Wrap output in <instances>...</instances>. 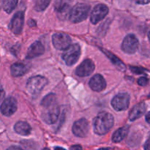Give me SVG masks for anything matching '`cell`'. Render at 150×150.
<instances>
[{"instance_id": "obj_1", "label": "cell", "mask_w": 150, "mask_h": 150, "mask_svg": "<svg viewBox=\"0 0 150 150\" xmlns=\"http://www.w3.org/2000/svg\"><path fill=\"white\" fill-rule=\"evenodd\" d=\"M114 120L112 114L105 111L100 112L93 122V130L95 134L103 136L111 130Z\"/></svg>"}, {"instance_id": "obj_29", "label": "cell", "mask_w": 150, "mask_h": 150, "mask_svg": "<svg viewBox=\"0 0 150 150\" xmlns=\"http://www.w3.org/2000/svg\"><path fill=\"white\" fill-rule=\"evenodd\" d=\"M82 149V147L79 144L70 146V149Z\"/></svg>"}, {"instance_id": "obj_3", "label": "cell", "mask_w": 150, "mask_h": 150, "mask_svg": "<svg viewBox=\"0 0 150 150\" xmlns=\"http://www.w3.org/2000/svg\"><path fill=\"white\" fill-rule=\"evenodd\" d=\"M47 79L42 76H35L31 77L26 83V90L32 96L35 97L40 93L43 88L48 84Z\"/></svg>"}, {"instance_id": "obj_30", "label": "cell", "mask_w": 150, "mask_h": 150, "mask_svg": "<svg viewBox=\"0 0 150 150\" xmlns=\"http://www.w3.org/2000/svg\"><path fill=\"white\" fill-rule=\"evenodd\" d=\"M28 23H29V25L31 26V27H32V26H35V25H36V23H35V21L32 20V19L29 20V22H28Z\"/></svg>"}, {"instance_id": "obj_18", "label": "cell", "mask_w": 150, "mask_h": 150, "mask_svg": "<svg viewBox=\"0 0 150 150\" xmlns=\"http://www.w3.org/2000/svg\"><path fill=\"white\" fill-rule=\"evenodd\" d=\"M71 0H56L54 4V9L59 14H64L67 13L70 9Z\"/></svg>"}, {"instance_id": "obj_17", "label": "cell", "mask_w": 150, "mask_h": 150, "mask_svg": "<svg viewBox=\"0 0 150 150\" xmlns=\"http://www.w3.org/2000/svg\"><path fill=\"white\" fill-rule=\"evenodd\" d=\"M14 130L17 134L23 136H26L31 133L32 127H31L30 125L28 124L26 122L19 121L15 125Z\"/></svg>"}, {"instance_id": "obj_24", "label": "cell", "mask_w": 150, "mask_h": 150, "mask_svg": "<svg viewBox=\"0 0 150 150\" xmlns=\"http://www.w3.org/2000/svg\"><path fill=\"white\" fill-rule=\"evenodd\" d=\"M54 102H57V98H56L55 94H48L41 101V106L48 105V104L53 103Z\"/></svg>"}, {"instance_id": "obj_31", "label": "cell", "mask_w": 150, "mask_h": 150, "mask_svg": "<svg viewBox=\"0 0 150 150\" xmlns=\"http://www.w3.org/2000/svg\"><path fill=\"white\" fill-rule=\"evenodd\" d=\"M149 139H147V141H146V144H145V146H144V148L145 149H149Z\"/></svg>"}, {"instance_id": "obj_12", "label": "cell", "mask_w": 150, "mask_h": 150, "mask_svg": "<svg viewBox=\"0 0 150 150\" xmlns=\"http://www.w3.org/2000/svg\"><path fill=\"white\" fill-rule=\"evenodd\" d=\"M17 110V101L13 97L7 98L1 103L0 111L1 114L6 117H10Z\"/></svg>"}, {"instance_id": "obj_22", "label": "cell", "mask_w": 150, "mask_h": 150, "mask_svg": "<svg viewBox=\"0 0 150 150\" xmlns=\"http://www.w3.org/2000/svg\"><path fill=\"white\" fill-rule=\"evenodd\" d=\"M18 0H4L3 1V8L7 13L10 14L14 10L18 4Z\"/></svg>"}, {"instance_id": "obj_10", "label": "cell", "mask_w": 150, "mask_h": 150, "mask_svg": "<svg viewBox=\"0 0 150 150\" xmlns=\"http://www.w3.org/2000/svg\"><path fill=\"white\" fill-rule=\"evenodd\" d=\"M109 10L105 4H99L94 7L90 16V21L93 24H96L102 21L108 15Z\"/></svg>"}, {"instance_id": "obj_25", "label": "cell", "mask_w": 150, "mask_h": 150, "mask_svg": "<svg viewBox=\"0 0 150 150\" xmlns=\"http://www.w3.org/2000/svg\"><path fill=\"white\" fill-rule=\"evenodd\" d=\"M130 70H131V71L133 72V73H134L135 74H136V75L142 74V73H144L145 72H148L147 70H146V69L142 68V67H132V66H130Z\"/></svg>"}, {"instance_id": "obj_7", "label": "cell", "mask_w": 150, "mask_h": 150, "mask_svg": "<svg viewBox=\"0 0 150 150\" xmlns=\"http://www.w3.org/2000/svg\"><path fill=\"white\" fill-rule=\"evenodd\" d=\"M52 42L57 50L64 51L71 45L72 40L67 34L57 32L52 36Z\"/></svg>"}, {"instance_id": "obj_14", "label": "cell", "mask_w": 150, "mask_h": 150, "mask_svg": "<svg viewBox=\"0 0 150 150\" xmlns=\"http://www.w3.org/2000/svg\"><path fill=\"white\" fill-rule=\"evenodd\" d=\"M89 85L93 91L100 92L106 87V81L100 74H96L92 76L90 79Z\"/></svg>"}, {"instance_id": "obj_20", "label": "cell", "mask_w": 150, "mask_h": 150, "mask_svg": "<svg viewBox=\"0 0 150 150\" xmlns=\"http://www.w3.org/2000/svg\"><path fill=\"white\" fill-rule=\"evenodd\" d=\"M100 49H101V51H102V52L104 53V54L106 55V57H108L110 60H111V62H112L113 64H114V65L117 67V68H119L120 70H123V71H124V70H125V69H126L125 64L124 63H123L122 62L121 60H120V59L117 57V56L114 55L112 53L109 52V51H107V50H105V49H104V48H100Z\"/></svg>"}, {"instance_id": "obj_28", "label": "cell", "mask_w": 150, "mask_h": 150, "mask_svg": "<svg viewBox=\"0 0 150 150\" xmlns=\"http://www.w3.org/2000/svg\"><path fill=\"white\" fill-rule=\"evenodd\" d=\"M4 95H5V92L2 89H0V101L2 100L4 98Z\"/></svg>"}, {"instance_id": "obj_19", "label": "cell", "mask_w": 150, "mask_h": 150, "mask_svg": "<svg viewBox=\"0 0 150 150\" xmlns=\"http://www.w3.org/2000/svg\"><path fill=\"white\" fill-rule=\"evenodd\" d=\"M129 130H130V127L128 125H126L116 130L112 136V142L114 143H119L122 142L129 133Z\"/></svg>"}, {"instance_id": "obj_5", "label": "cell", "mask_w": 150, "mask_h": 150, "mask_svg": "<svg viewBox=\"0 0 150 150\" xmlns=\"http://www.w3.org/2000/svg\"><path fill=\"white\" fill-rule=\"evenodd\" d=\"M62 55V59L68 66H72L76 64L81 56V47L79 44L70 45Z\"/></svg>"}, {"instance_id": "obj_21", "label": "cell", "mask_w": 150, "mask_h": 150, "mask_svg": "<svg viewBox=\"0 0 150 150\" xmlns=\"http://www.w3.org/2000/svg\"><path fill=\"white\" fill-rule=\"evenodd\" d=\"M27 71V68L23 64L20 62H16L12 64L10 67V73L14 77H19L23 76Z\"/></svg>"}, {"instance_id": "obj_2", "label": "cell", "mask_w": 150, "mask_h": 150, "mask_svg": "<svg viewBox=\"0 0 150 150\" xmlns=\"http://www.w3.org/2000/svg\"><path fill=\"white\" fill-rule=\"evenodd\" d=\"M90 6L85 3H78L68 12V19L72 23H79L88 17Z\"/></svg>"}, {"instance_id": "obj_15", "label": "cell", "mask_w": 150, "mask_h": 150, "mask_svg": "<svg viewBox=\"0 0 150 150\" xmlns=\"http://www.w3.org/2000/svg\"><path fill=\"white\" fill-rule=\"evenodd\" d=\"M45 52V48L40 41H36L30 45L26 53V58L33 59L40 57Z\"/></svg>"}, {"instance_id": "obj_27", "label": "cell", "mask_w": 150, "mask_h": 150, "mask_svg": "<svg viewBox=\"0 0 150 150\" xmlns=\"http://www.w3.org/2000/svg\"><path fill=\"white\" fill-rule=\"evenodd\" d=\"M134 1L139 4H146L149 2V0H134Z\"/></svg>"}, {"instance_id": "obj_6", "label": "cell", "mask_w": 150, "mask_h": 150, "mask_svg": "<svg viewBox=\"0 0 150 150\" xmlns=\"http://www.w3.org/2000/svg\"><path fill=\"white\" fill-rule=\"evenodd\" d=\"M122 50L128 54H133L137 52L139 48V39L136 35L129 34L125 38L122 43Z\"/></svg>"}, {"instance_id": "obj_13", "label": "cell", "mask_w": 150, "mask_h": 150, "mask_svg": "<svg viewBox=\"0 0 150 150\" xmlns=\"http://www.w3.org/2000/svg\"><path fill=\"white\" fill-rule=\"evenodd\" d=\"M95 68L93 61L89 59H85L81 64L76 68V74L79 77H86L89 76L94 72Z\"/></svg>"}, {"instance_id": "obj_26", "label": "cell", "mask_w": 150, "mask_h": 150, "mask_svg": "<svg viewBox=\"0 0 150 150\" xmlns=\"http://www.w3.org/2000/svg\"><path fill=\"white\" fill-rule=\"evenodd\" d=\"M148 83H149V79H148V78L144 77H144L139 78V79H138V83H139L140 86H146V85L148 84Z\"/></svg>"}, {"instance_id": "obj_4", "label": "cell", "mask_w": 150, "mask_h": 150, "mask_svg": "<svg viewBox=\"0 0 150 150\" xmlns=\"http://www.w3.org/2000/svg\"><path fill=\"white\" fill-rule=\"evenodd\" d=\"M42 118L45 123L53 125L57 122L59 117V107L57 102L42 106Z\"/></svg>"}, {"instance_id": "obj_32", "label": "cell", "mask_w": 150, "mask_h": 150, "mask_svg": "<svg viewBox=\"0 0 150 150\" xmlns=\"http://www.w3.org/2000/svg\"><path fill=\"white\" fill-rule=\"evenodd\" d=\"M150 113L148 112L146 115V121L147 123H149V117H150Z\"/></svg>"}, {"instance_id": "obj_11", "label": "cell", "mask_w": 150, "mask_h": 150, "mask_svg": "<svg viewBox=\"0 0 150 150\" xmlns=\"http://www.w3.org/2000/svg\"><path fill=\"white\" fill-rule=\"evenodd\" d=\"M23 23H24V15L23 12L18 11L13 16L11 19L9 28L16 35H19L23 30Z\"/></svg>"}, {"instance_id": "obj_8", "label": "cell", "mask_w": 150, "mask_h": 150, "mask_svg": "<svg viewBox=\"0 0 150 150\" xmlns=\"http://www.w3.org/2000/svg\"><path fill=\"white\" fill-rule=\"evenodd\" d=\"M130 103V95L126 92L119 93L113 98L111 105L116 111H125L129 107Z\"/></svg>"}, {"instance_id": "obj_9", "label": "cell", "mask_w": 150, "mask_h": 150, "mask_svg": "<svg viewBox=\"0 0 150 150\" xmlns=\"http://www.w3.org/2000/svg\"><path fill=\"white\" fill-rule=\"evenodd\" d=\"M89 125L87 120L84 118L80 119L74 122L73 125V134L79 138H84L87 136L89 132Z\"/></svg>"}, {"instance_id": "obj_23", "label": "cell", "mask_w": 150, "mask_h": 150, "mask_svg": "<svg viewBox=\"0 0 150 150\" xmlns=\"http://www.w3.org/2000/svg\"><path fill=\"white\" fill-rule=\"evenodd\" d=\"M51 0H35V9L37 11H43L49 5Z\"/></svg>"}, {"instance_id": "obj_16", "label": "cell", "mask_w": 150, "mask_h": 150, "mask_svg": "<svg viewBox=\"0 0 150 150\" xmlns=\"http://www.w3.org/2000/svg\"><path fill=\"white\" fill-rule=\"evenodd\" d=\"M146 109V105L145 103H140L135 105L129 113V120L130 121H135L141 118L144 114Z\"/></svg>"}, {"instance_id": "obj_33", "label": "cell", "mask_w": 150, "mask_h": 150, "mask_svg": "<svg viewBox=\"0 0 150 150\" xmlns=\"http://www.w3.org/2000/svg\"><path fill=\"white\" fill-rule=\"evenodd\" d=\"M3 4V0H0V10H1V7H2Z\"/></svg>"}]
</instances>
